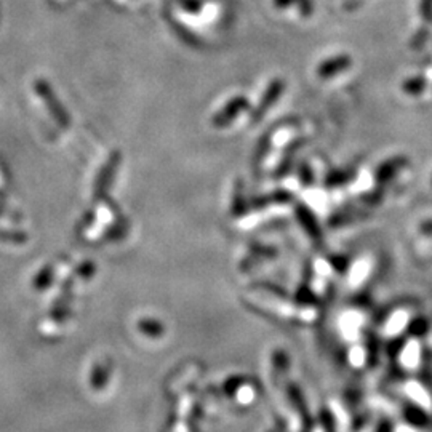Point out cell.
<instances>
[{
  "label": "cell",
  "instance_id": "ba28073f",
  "mask_svg": "<svg viewBox=\"0 0 432 432\" xmlns=\"http://www.w3.org/2000/svg\"><path fill=\"white\" fill-rule=\"evenodd\" d=\"M419 13H421L423 20L428 23V25H432V0H421V4H419Z\"/></svg>",
  "mask_w": 432,
  "mask_h": 432
},
{
  "label": "cell",
  "instance_id": "52a82bcc",
  "mask_svg": "<svg viewBox=\"0 0 432 432\" xmlns=\"http://www.w3.org/2000/svg\"><path fill=\"white\" fill-rule=\"evenodd\" d=\"M402 89H404V91L408 93V95L417 96V95H419V93L424 91L426 79L419 77V75H417V77H412V79H407L404 82V85H402Z\"/></svg>",
  "mask_w": 432,
  "mask_h": 432
},
{
  "label": "cell",
  "instance_id": "3957f363",
  "mask_svg": "<svg viewBox=\"0 0 432 432\" xmlns=\"http://www.w3.org/2000/svg\"><path fill=\"white\" fill-rule=\"evenodd\" d=\"M284 90H285V82L282 79H274L269 84V87L266 89L265 95L261 96L258 106H256L255 113L252 114V120L260 122L262 117H265V114L269 110L272 104L276 103L280 96H282Z\"/></svg>",
  "mask_w": 432,
  "mask_h": 432
},
{
  "label": "cell",
  "instance_id": "7c38bea8",
  "mask_svg": "<svg viewBox=\"0 0 432 432\" xmlns=\"http://www.w3.org/2000/svg\"><path fill=\"white\" fill-rule=\"evenodd\" d=\"M300 178H301L303 183H306V184H311L312 183L311 168H309L307 163H303V165L300 167Z\"/></svg>",
  "mask_w": 432,
  "mask_h": 432
},
{
  "label": "cell",
  "instance_id": "7a4b0ae2",
  "mask_svg": "<svg viewBox=\"0 0 432 432\" xmlns=\"http://www.w3.org/2000/svg\"><path fill=\"white\" fill-rule=\"evenodd\" d=\"M248 108V99L245 96H236L232 98L229 103H226L223 109L220 110L218 114L213 115L212 124L216 128H223L227 127L229 124H232V120H234L239 114L243 113L245 109Z\"/></svg>",
  "mask_w": 432,
  "mask_h": 432
},
{
  "label": "cell",
  "instance_id": "8992f818",
  "mask_svg": "<svg viewBox=\"0 0 432 432\" xmlns=\"http://www.w3.org/2000/svg\"><path fill=\"white\" fill-rule=\"evenodd\" d=\"M354 177L352 172L349 170H338V172H331L329 177H326V186L329 188H336V186H341V184H346L348 181H351Z\"/></svg>",
  "mask_w": 432,
  "mask_h": 432
},
{
  "label": "cell",
  "instance_id": "5b68a950",
  "mask_svg": "<svg viewBox=\"0 0 432 432\" xmlns=\"http://www.w3.org/2000/svg\"><path fill=\"white\" fill-rule=\"evenodd\" d=\"M408 163L405 157H393V159H388L386 162H383L381 165L376 168L375 178L378 183H386L394 174L399 173L402 168H404Z\"/></svg>",
  "mask_w": 432,
  "mask_h": 432
},
{
  "label": "cell",
  "instance_id": "4fadbf2b",
  "mask_svg": "<svg viewBox=\"0 0 432 432\" xmlns=\"http://www.w3.org/2000/svg\"><path fill=\"white\" fill-rule=\"evenodd\" d=\"M293 4H296V0H274V5L277 8H288Z\"/></svg>",
  "mask_w": 432,
  "mask_h": 432
},
{
  "label": "cell",
  "instance_id": "6da1fadb",
  "mask_svg": "<svg viewBox=\"0 0 432 432\" xmlns=\"http://www.w3.org/2000/svg\"><path fill=\"white\" fill-rule=\"evenodd\" d=\"M34 90L37 91L40 99L45 103L46 109H49L50 115L55 119L56 124L63 128H68L69 124H71V117H69V114L66 113V109H64L63 103L58 99L55 90L51 89L49 82L44 79L36 80L34 82Z\"/></svg>",
  "mask_w": 432,
  "mask_h": 432
},
{
  "label": "cell",
  "instance_id": "30bf717a",
  "mask_svg": "<svg viewBox=\"0 0 432 432\" xmlns=\"http://www.w3.org/2000/svg\"><path fill=\"white\" fill-rule=\"evenodd\" d=\"M428 36H429L428 31H426V29H421V31H419L417 36L413 37V40H412L413 49H421L426 40H428Z\"/></svg>",
  "mask_w": 432,
  "mask_h": 432
},
{
  "label": "cell",
  "instance_id": "9c48e42d",
  "mask_svg": "<svg viewBox=\"0 0 432 432\" xmlns=\"http://www.w3.org/2000/svg\"><path fill=\"white\" fill-rule=\"evenodd\" d=\"M295 5L298 7V10H300V13L303 16H309L314 11L312 0H296Z\"/></svg>",
  "mask_w": 432,
  "mask_h": 432
},
{
  "label": "cell",
  "instance_id": "8fae6325",
  "mask_svg": "<svg viewBox=\"0 0 432 432\" xmlns=\"http://www.w3.org/2000/svg\"><path fill=\"white\" fill-rule=\"evenodd\" d=\"M181 7L186 11H191V13H197L202 8V5L198 0H181Z\"/></svg>",
  "mask_w": 432,
  "mask_h": 432
},
{
  "label": "cell",
  "instance_id": "277c9868",
  "mask_svg": "<svg viewBox=\"0 0 432 432\" xmlns=\"http://www.w3.org/2000/svg\"><path fill=\"white\" fill-rule=\"evenodd\" d=\"M352 60L349 55H336L333 58H329V60H325L320 63V66L317 69V74L320 79H331L335 77V75L341 74L346 71V69L351 68Z\"/></svg>",
  "mask_w": 432,
  "mask_h": 432
}]
</instances>
